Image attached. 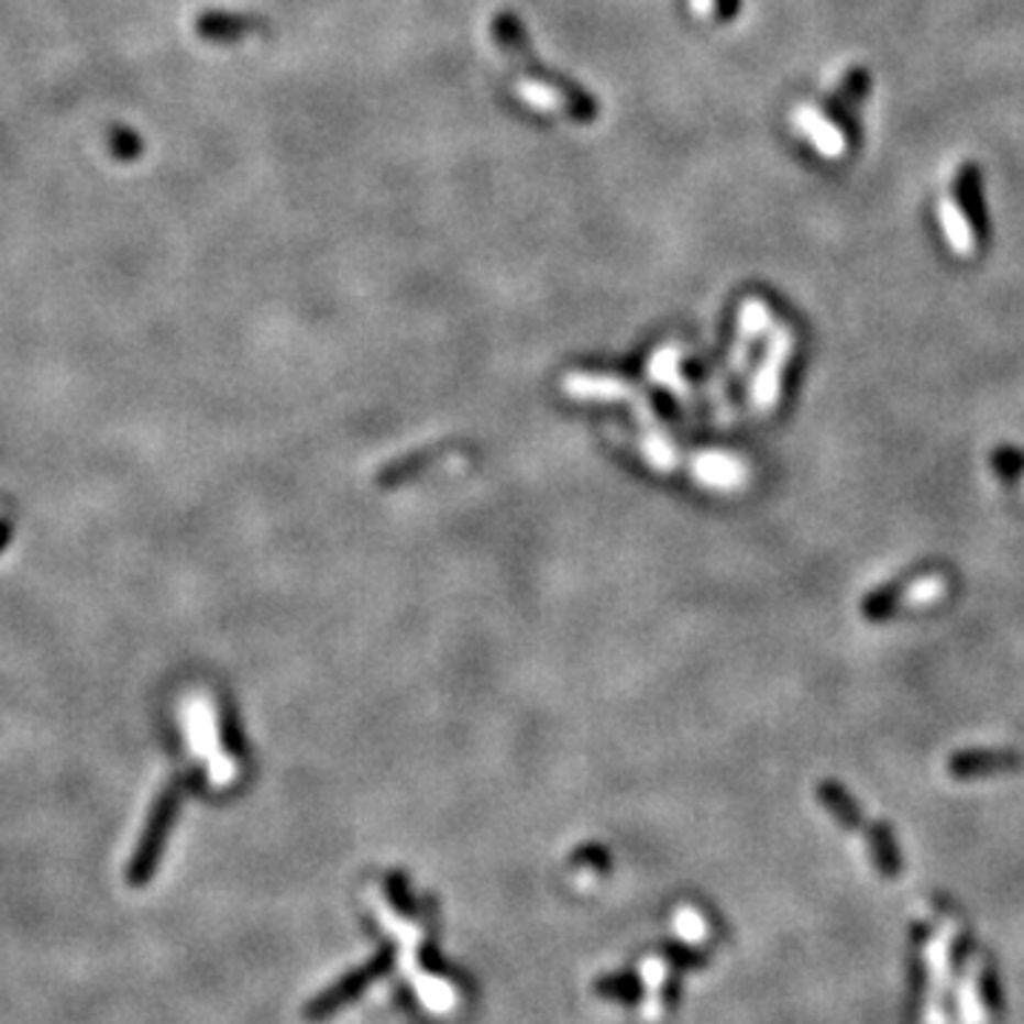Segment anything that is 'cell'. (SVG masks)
<instances>
[{
    "instance_id": "cell-1",
    "label": "cell",
    "mask_w": 1024,
    "mask_h": 1024,
    "mask_svg": "<svg viewBox=\"0 0 1024 1024\" xmlns=\"http://www.w3.org/2000/svg\"><path fill=\"white\" fill-rule=\"evenodd\" d=\"M188 785H191V774H183V778L165 785L163 794H159L157 803H154L152 814L145 819L143 834H140L137 848H134V854H131L129 860V871H125L129 885L143 888L145 882L157 873L165 843H168V834H172L174 817H177V808L179 803H183V797H186Z\"/></svg>"
},
{
    "instance_id": "cell-2",
    "label": "cell",
    "mask_w": 1024,
    "mask_h": 1024,
    "mask_svg": "<svg viewBox=\"0 0 1024 1024\" xmlns=\"http://www.w3.org/2000/svg\"><path fill=\"white\" fill-rule=\"evenodd\" d=\"M948 592V575L931 572L922 577H907V581H896V584L880 586L862 601V618L868 620H885L894 613L905 609V606H925L939 601Z\"/></svg>"
},
{
    "instance_id": "cell-3",
    "label": "cell",
    "mask_w": 1024,
    "mask_h": 1024,
    "mask_svg": "<svg viewBox=\"0 0 1024 1024\" xmlns=\"http://www.w3.org/2000/svg\"><path fill=\"white\" fill-rule=\"evenodd\" d=\"M1024 766V757L1016 749H968L948 757V774L954 780H977L1016 771Z\"/></svg>"
},
{
    "instance_id": "cell-4",
    "label": "cell",
    "mask_w": 1024,
    "mask_h": 1024,
    "mask_svg": "<svg viewBox=\"0 0 1024 1024\" xmlns=\"http://www.w3.org/2000/svg\"><path fill=\"white\" fill-rule=\"evenodd\" d=\"M387 965H390L387 954H378L371 965L353 970L351 977H344L342 982H337L333 988H328L322 997H317L313 1002L308 1004V1019H324V1016H330L333 1011H339V1008L351 1002L356 993H362V990H365L367 984L373 982V979L382 977V970H385Z\"/></svg>"
},
{
    "instance_id": "cell-5",
    "label": "cell",
    "mask_w": 1024,
    "mask_h": 1024,
    "mask_svg": "<svg viewBox=\"0 0 1024 1024\" xmlns=\"http://www.w3.org/2000/svg\"><path fill=\"white\" fill-rule=\"evenodd\" d=\"M791 348H794V339H791L789 330H780L778 337H774V344H771V353L766 359V367L757 378V405L760 407H771L778 405L780 396V373L785 367V359L791 356Z\"/></svg>"
},
{
    "instance_id": "cell-6",
    "label": "cell",
    "mask_w": 1024,
    "mask_h": 1024,
    "mask_svg": "<svg viewBox=\"0 0 1024 1024\" xmlns=\"http://www.w3.org/2000/svg\"><path fill=\"white\" fill-rule=\"evenodd\" d=\"M794 123L812 137V143L817 145L819 152L825 157H839V154H846V134L832 123V120L819 114L817 109L812 106H803V109L794 111Z\"/></svg>"
},
{
    "instance_id": "cell-7",
    "label": "cell",
    "mask_w": 1024,
    "mask_h": 1024,
    "mask_svg": "<svg viewBox=\"0 0 1024 1024\" xmlns=\"http://www.w3.org/2000/svg\"><path fill=\"white\" fill-rule=\"evenodd\" d=\"M817 800L825 805V808H828V814H832V817L837 819V823L843 825L846 832H857V834H862V837L868 839V834H871L873 825H868V819L862 817L860 808H857V803H854V797L848 794L846 789H843V785L819 783L817 785Z\"/></svg>"
},
{
    "instance_id": "cell-8",
    "label": "cell",
    "mask_w": 1024,
    "mask_h": 1024,
    "mask_svg": "<svg viewBox=\"0 0 1024 1024\" xmlns=\"http://www.w3.org/2000/svg\"><path fill=\"white\" fill-rule=\"evenodd\" d=\"M866 846H868V854H871L873 866H877V871H880L882 877H888V880L900 877V871H902L900 851H896L894 834L888 832L885 825H873L871 834H868V839H866Z\"/></svg>"
},
{
    "instance_id": "cell-9",
    "label": "cell",
    "mask_w": 1024,
    "mask_h": 1024,
    "mask_svg": "<svg viewBox=\"0 0 1024 1024\" xmlns=\"http://www.w3.org/2000/svg\"><path fill=\"white\" fill-rule=\"evenodd\" d=\"M197 32L208 41H236V37L254 32V21L225 12H208L197 18Z\"/></svg>"
},
{
    "instance_id": "cell-10",
    "label": "cell",
    "mask_w": 1024,
    "mask_h": 1024,
    "mask_svg": "<svg viewBox=\"0 0 1024 1024\" xmlns=\"http://www.w3.org/2000/svg\"><path fill=\"white\" fill-rule=\"evenodd\" d=\"M943 225L945 234H948L950 245L956 247V254H973V247H977V236H973V228L968 225L965 220V211L954 202H943Z\"/></svg>"
},
{
    "instance_id": "cell-11",
    "label": "cell",
    "mask_w": 1024,
    "mask_h": 1024,
    "mask_svg": "<svg viewBox=\"0 0 1024 1024\" xmlns=\"http://www.w3.org/2000/svg\"><path fill=\"white\" fill-rule=\"evenodd\" d=\"M956 194H959V202L970 211V217L982 222V194H979V179L973 165H965L962 172H959V177H956Z\"/></svg>"
},
{
    "instance_id": "cell-12",
    "label": "cell",
    "mask_w": 1024,
    "mask_h": 1024,
    "mask_svg": "<svg viewBox=\"0 0 1024 1024\" xmlns=\"http://www.w3.org/2000/svg\"><path fill=\"white\" fill-rule=\"evenodd\" d=\"M109 152L118 159H123V163H131V159L143 152V143H140V137L134 131L118 125V129L109 131Z\"/></svg>"
},
{
    "instance_id": "cell-13",
    "label": "cell",
    "mask_w": 1024,
    "mask_h": 1024,
    "mask_svg": "<svg viewBox=\"0 0 1024 1024\" xmlns=\"http://www.w3.org/2000/svg\"><path fill=\"white\" fill-rule=\"evenodd\" d=\"M866 89H868V71H862V69L851 71V75H848V80L843 82V89H839L837 106H843V109H851V106L857 103L862 95H866Z\"/></svg>"
},
{
    "instance_id": "cell-14",
    "label": "cell",
    "mask_w": 1024,
    "mask_h": 1024,
    "mask_svg": "<svg viewBox=\"0 0 1024 1024\" xmlns=\"http://www.w3.org/2000/svg\"><path fill=\"white\" fill-rule=\"evenodd\" d=\"M715 7H717V0H692V9H695L697 14H712L715 12Z\"/></svg>"
},
{
    "instance_id": "cell-15",
    "label": "cell",
    "mask_w": 1024,
    "mask_h": 1024,
    "mask_svg": "<svg viewBox=\"0 0 1024 1024\" xmlns=\"http://www.w3.org/2000/svg\"><path fill=\"white\" fill-rule=\"evenodd\" d=\"M9 538H12V527H9V521H0V552L9 547Z\"/></svg>"
}]
</instances>
